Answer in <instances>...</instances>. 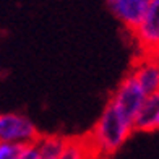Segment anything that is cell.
<instances>
[{
	"instance_id": "4",
	"label": "cell",
	"mask_w": 159,
	"mask_h": 159,
	"mask_svg": "<svg viewBox=\"0 0 159 159\" xmlns=\"http://www.w3.org/2000/svg\"><path fill=\"white\" fill-rule=\"evenodd\" d=\"M136 41L141 47V57L157 59V42H159V0H151L146 15L141 20L138 28L133 31Z\"/></svg>"
},
{
	"instance_id": "6",
	"label": "cell",
	"mask_w": 159,
	"mask_h": 159,
	"mask_svg": "<svg viewBox=\"0 0 159 159\" xmlns=\"http://www.w3.org/2000/svg\"><path fill=\"white\" fill-rule=\"evenodd\" d=\"M59 159H104V156L96 146L91 133H86L81 136H67Z\"/></svg>"
},
{
	"instance_id": "7",
	"label": "cell",
	"mask_w": 159,
	"mask_h": 159,
	"mask_svg": "<svg viewBox=\"0 0 159 159\" xmlns=\"http://www.w3.org/2000/svg\"><path fill=\"white\" fill-rule=\"evenodd\" d=\"M130 73L133 75L136 83L144 93V96L154 94L159 89V70H157V59L149 57H140V60L133 63Z\"/></svg>"
},
{
	"instance_id": "10",
	"label": "cell",
	"mask_w": 159,
	"mask_h": 159,
	"mask_svg": "<svg viewBox=\"0 0 159 159\" xmlns=\"http://www.w3.org/2000/svg\"><path fill=\"white\" fill-rule=\"evenodd\" d=\"M16 159H38V148H36V143L26 144V146L21 149V153L18 154Z\"/></svg>"
},
{
	"instance_id": "3",
	"label": "cell",
	"mask_w": 159,
	"mask_h": 159,
	"mask_svg": "<svg viewBox=\"0 0 159 159\" xmlns=\"http://www.w3.org/2000/svg\"><path fill=\"white\" fill-rule=\"evenodd\" d=\"M144 98H146L144 93L141 91L133 75L128 71L124 76V80L120 81V84L117 86V89L114 91V94L111 96L109 101L114 104L115 109L122 114V117L127 122H130V124H133V119H135L136 112H138V109L141 107Z\"/></svg>"
},
{
	"instance_id": "2",
	"label": "cell",
	"mask_w": 159,
	"mask_h": 159,
	"mask_svg": "<svg viewBox=\"0 0 159 159\" xmlns=\"http://www.w3.org/2000/svg\"><path fill=\"white\" fill-rule=\"evenodd\" d=\"M41 133L34 124L20 114H0V143L33 144L38 143Z\"/></svg>"
},
{
	"instance_id": "9",
	"label": "cell",
	"mask_w": 159,
	"mask_h": 159,
	"mask_svg": "<svg viewBox=\"0 0 159 159\" xmlns=\"http://www.w3.org/2000/svg\"><path fill=\"white\" fill-rule=\"evenodd\" d=\"M67 136L62 135H41L36 148H38V159H59L65 146Z\"/></svg>"
},
{
	"instance_id": "8",
	"label": "cell",
	"mask_w": 159,
	"mask_h": 159,
	"mask_svg": "<svg viewBox=\"0 0 159 159\" xmlns=\"http://www.w3.org/2000/svg\"><path fill=\"white\" fill-rule=\"evenodd\" d=\"M157 128H159V93H154V94L144 98L141 107L133 119L132 132L153 133Z\"/></svg>"
},
{
	"instance_id": "5",
	"label": "cell",
	"mask_w": 159,
	"mask_h": 159,
	"mask_svg": "<svg viewBox=\"0 0 159 159\" xmlns=\"http://www.w3.org/2000/svg\"><path fill=\"white\" fill-rule=\"evenodd\" d=\"M151 0H107L111 10L130 31H135L146 15Z\"/></svg>"
},
{
	"instance_id": "1",
	"label": "cell",
	"mask_w": 159,
	"mask_h": 159,
	"mask_svg": "<svg viewBox=\"0 0 159 159\" xmlns=\"http://www.w3.org/2000/svg\"><path fill=\"white\" fill-rule=\"evenodd\" d=\"M132 124L127 122L122 114L115 109L114 104L107 102L106 109L98 120L91 132V136L94 140L96 146L99 148L101 154L104 157L114 154L122 144L127 141V138L132 135Z\"/></svg>"
}]
</instances>
